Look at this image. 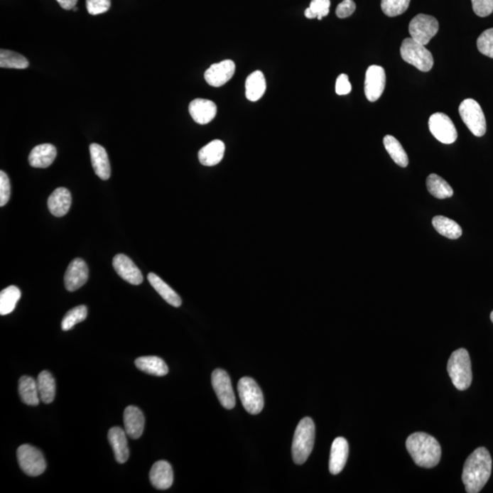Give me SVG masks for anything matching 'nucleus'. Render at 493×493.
<instances>
[{"label":"nucleus","instance_id":"1","mask_svg":"<svg viewBox=\"0 0 493 493\" xmlns=\"http://www.w3.org/2000/svg\"><path fill=\"white\" fill-rule=\"evenodd\" d=\"M492 460L486 448H478L466 460L462 482L468 493H478L488 482L492 475Z\"/></svg>","mask_w":493,"mask_h":493},{"label":"nucleus","instance_id":"2","mask_svg":"<svg viewBox=\"0 0 493 493\" xmlns=\"http://www.w3.org/2000/svg\"><path fill=\"white\" fill-rule=\"evenodd\" d=\"M406 450L419 467L430 469L440 463L441 448L436 438L424 432H417L406 440Z\"/></svg>","mask_w":493,"mask_h":493},{"label":"nucleus","instance_id":"3","mask_svg":"<svg viewBox=\"0 0 493 493\" xmlns=\"http://www.w3.org/2000/svg\"><path fill=\"white\" fill-rule=\"evenodd\" d=\"M315 438V425L310 418H304L294 433L291 453L294 463L302 465L312 453Z\"/></svg>","mask_w":493,"mask_h":493},{"label":"nucleus","instance_id":"4","mask_svg":"<svg viewBox=\"0 0 493 493\" xmlns=\"http://www.w3.org/2000/svg\"><path fill=\"white\" fill-rule=\"evenodd\" d=\"M448 373L457 389H468L472 382V362L466 349H457L448 362Z\"/></svg>","mask_w":493,"mask_h":493},{"label":"nucleus","instance_id":"5","mask_svg":"<svg viewBox=\"0 0 493 493\" xmlns=\"http://www.w3.org/2000/svg\"><path fill=\"white\" fill-rule=\"evenodd\" d=\"M400 54L406 63L411 64L421 72H430L433 68L434 59L430 51L412 38H406L403 40Z\"/></svg>","mask_w":493,"mask_h":493},{"label":"nucleus","instance_id":"6","mask_svg":"<svg viewBox=\"0 0 493 493\" xmlns=\"http://www.w3.org/2000/svg\"><path fill=\"white\" fill-rule=\"evenodd\" d=\"M459 113L463 123L477 137L484 136L487 124L481 105L473 99H466L459 107Z\"/></svg>","mask_w":493,"mask_h":493},{"label":"nucleus","instance_id":"7","mask_svg":"<svg viewBox=\"0 0 493 493\" xmlns=\"http://www.w3.org/2000/svg\"><path fill=\"white\" fill-rule=\"evenodd\" d=\"M238 390L242 405L249 414L257 415L262 411L264 406V394L255 380L251 377H242L239 381Z\"/></svg>","mask_w":493,"mask_h":493},{"label":"nucleus","instance_id":"8","mask_svg":"<svg viewBox=\"0 0 493 493\" xmlns=\"http://www.w3.org/2000/svg\"><path fill=\"white\" fill-rule=\"evenodd\" d=\"M17 457L21 470L28 476H40L46 470L43 453L31 445H21L17 450Z\"/></svg>","mask_w":493,"mask_h":493},{"label":"nucleus","instance_id":"9","mask_svg":"<svg viewBox=\"0 0 493 493\" xmlns=\"http://www.w3.org/2000/svg\"><path fill=\"white\" fill-rule=\"evenodd\" d=\"M438 28L437 18L430 15L418 14L409 23L408 30L413 40L426 46L432 38L436 36Z\"/></svg>","mask_w":493,"mask_h":493},{"label":"nucleus","instance_id":"10","mask_svg":"<svg viewBox=\"0 0 493 493\" xmlns=\"http://www.w3.org/2000/svg\"><path fill=\"white\" fill-rule=\"evenodd\" d=\"M428 127L435 139L445 145H450L457 139L456 127L447 114L443 113L432 114L428 120Z\"/></svg>","mask_w":493,"mask_h":493},{"label":"nucleus","instance_id":"11","mask_svg":"<svg viewBox=\"0 0 493 493\" xmlns=\"http://www.w3.org/2000/svg\"><path fill=\"white\" fill-rule=\"evenodd\" d=\"M211 383L217 399L226 409H232L236 405L234 391L228 373L222 369H216L211 376Z\"/></svg>","mask_w":493,"mask_h":493},{"label":"nucleus","instance_id":"12","mask_svg":"<svg viewBox=\"0 0 493 493\" xmlns=\"http://www.w3.org/2000/svg\"><path fill=\"white\" fill-rule=\"evenodd\" d=\"M386 81V72L382 67L379 65L368 67L366 81H364V94L368 101L373 102L379 100L385 90Z\"/></svg>","mask_w":493,"mask_h":493},{"label":"nucleus","instance_id":"13","mask_svg":"<svg viewBox=\"0 0 493 493\" xmlns=\"http://www.w3.org/2000/svg\"><path fill=\"white\" fill-rule=\"evenodd\" d=\"M236 70L235 63L230 60H222L213 64L205 72V80L207 85L213 87H222L232 80Z\"/></svg>","mask_w":493,"mask_h":493},{"label":"nucleus","instance_id":"14","mask_svg":"<svg viewBox=\"0 0 493 493\" xmlns=\"http://www.w3.org/2000/svg\"><path fill=\"white\" fill-rule=\"evenodd\" d=\"M88 266L82 259H75L70 262L64 276V284L67 291H75L87 283Z\"/></svg>","mask_w":493,"mask_h":493},{"label":"nucleus","instance_id":"15","mask_svg":"<svg viewBox=\"0 0 493 493\" xmlns=\"http://www.w3.org/2000/svg\"><path fill=\"white\" fill-rule=\"evenodd\" d=\"M115 271L124 281L133 285L143 283V277L139 267L134 264L132 259L124 254H117L113 259Z\"/></svg>","mask_w":493,"mask_h":493},{"label":"nucleus","instance_id":"16","mask_svg":"<svg viewBox=\"0 0 493 493\" xmlns=\"http://www.w3.org/2000/svg\"><path fill=\"white\" fill-rule=\"evenodd\" d=\"M188 111L196 123L207 124L216 117L217 108L215 102L198 98L190 102Z\"/></svg>","mask_w":493,"mask_h":493},{"label":"nucleus","instance_id":"17","mask_svg":"<svg viewBox=\"0 0 493 493\" xmlns=\"http://www.w3.org/2000/svg\"><path fill=\"white\" fill-rule=\"evenodd\" d=\"M349 455V445L345 438H336L332 444L330 454L329 470L332 475H337L344 470Z\"/></svg>","mask_w":493,"mask_h":493},{"label":"nucleus","instance_id":"18","mask_svg":"<svg viewBox=\"0 0 493 493\" xmlns=\"http://www.w3.org/2000/svg\"><path fill=\"white\" fill-rule=\"evenodd\" d=\"M124 424L127 436L133 440H139L145 428V417L143 412L136 406H127L124 411Z\"/></svg>","mask_w":493,"mask_h":493},{"label":"nucleus","instance_id":"19","mask_svg":"<svg viewBox=\"0 0 493 493\" xmlns=\"http://www.w3.org/2000/svg\"><path fill=\"white\" fill-rule=\"evenodd\" d=\"M150 482L153 487L158 489H168L171 487L174 482V473L173 469L166 460H159L153 464L149 473Z\"/></svg>","mask_w":493,"mask_h":493},{"label":"nucleus","instance_id":"20","mask_svg":"<svg viewBox=\"0 0 493 493\" xmlns=\"http://www.w3.org/2000/svg\"><path fill=\"white\" fill-rule=\"evenodd\" d=\"M90 153L95 174L102 180H108L111 177V165L107 150L98 143H92L90 146Z\"/></svg>","mask_w":493,"mask_h":493},{"label":"nucleus","instance_id":"21","mask_svg":"<svg viewBox=\"0 0 493 493\" xmlns=\"http://www.w3.org/2000/svg\"><path fill=\"white\" fill-rule=\"evenodd\" d=\"M108 440L113 448L117 462L121 464L126 463L129 457L126 430H121L119 427L112 428L108 432Z\"/></svg>","mask_w":493,"mask_h":493},{"label":"nucleus","instance_id":"22","mask_svg":"<svg viewBox=\"0 0 493 493\" xmlns=\"http://www.w3.org/2000/svg\"><path fill=\"white\" fill-rule=\"evenodd\" d=\"M57 156L56 147L51 143L35 146L28 156L30 165L36 168H47L53 164Z\"/></svg>","mask_w":493,"mask_h":493},{"label":"nucleus","instance_id":"23","mask_svg":"<svg viewBox=\"0 0 493 493\" xmlns=\"http://www.w3.org/2000/svg\"><path fill=\"white\" fill-rule=\"evenodd\" d=\"M72 206V196L65 188H58L48 200V207L53 216L60 217L69 212Z\"/></svg>","mask_w":493,"mask_h":493},{"label":"nucleus","instance_id":"24","mask_svg":"<svg viewBox=\"0 0 493 493\" xmlns=\"http://www.w3.org/2000/svg\"><path fill=\"white\" fill-rule=\"evenodd\" d=\"M224 153L225 143L220 140H214L200 150L198 159L203 166H213L222 162Z\"/></svg>","mask_w":493,"mask_h":493},{"label":"nucleus","instance_id":"25","mask_svg":"<svg viewBox=\"0 0 493 493\" xmlns=\"http://www.w3.org/2000/svg\"><path fill=\"white\" fill-rule=\"evenodd\" d=\"M19 396L24 404L28 406H38L40 399L38 394L37 380L31 376H22L18 381Z\"/></svg>","mask_w":493,"mask_h":493},{"label":"nucleus","instance_id":"26","mask_svg":"<svg viewBox=\"0 0 493 493\" xmlns=\"http://www.w3.org/2000/svg\"><path fill=\"white\" fill-rule=\"evenodd\" d=\"M147 280H148L153 289L158 291L159 296H161L166 303L174 307L181 306L182 300L180 296H179L168 283H166L161 278L158 276V275L151 272V273H149L148 276H147Z\"/></svg>","mask_w":493,"mask_h":493},{"label":"nucleus","instance_id":"27","mask_svg":"<svg viewBox=\"0 0 493 493\" xmlns=\"http://www.w3.org/2000/svg\"><path fill=\"white\" fill-rule=\"evenodd\" d=\"M246 97L249 101L257 102L266 92V80L261 70L249 75L245 82Z\"/></svg>","mask_w":493,"mask_h":493},{"label":"nucleus","instance_id":"28","mask_svg":"<svg viewBox=\"0 0 493 493\" xmlns=\"http://www.w3.org/2000/svg\"><path fill=\"white\" fill-rule=\"evenodd\" d=\"M137 368L143 373L156 376H164L168 373L165 361L158 357H142L134 362Z\"/></svg>","mask_w":493,"mask_h":493},{"label":"nucleus","instance_id":"29","mask_svg":"<svg viewBox=\"0 0 493 493\" xmlns=\"http://www.w3.org/2000/svg\"><path fill=\"white\" fill-rule=\"evenodd\" d=\"M37 385L40 401L44 404H50L53 402L55 399L56 383L53 374L48 371H43L38 374Z\"/></svg>","mask_w":493,"mask_h":493},{"label":"nucleus","instance_id":"30","mask_svg":"<svg viewBox=\"0 0 493 493\" xmlns=\"http://www.w3.org/2000/svg\"><path fill=\"white\" fill-rule=\"evenodd\" d=\"M432 225L440 235L448 239H457L462 235V229L454 220L443 216H436L432 220Z\"/></svg>","mask_w":493,"mask_h":493},{"label":"nucleus","instance_id":"31","mask_svg":"<svg viewBox=\"0 0 493 493\" xmlns=\"http://www.w3.org/2000/svg\"><path fill=\"white\" fill-rule=\"evenodd\" d=\"M427 188L432 196L445 200L453 196V190L445 179L436 174H430L427 178Z\"/></svg>","mask_w":493,"mask_h":493},{"label":"nucleus","instance_id":"32","mask_svg":"<svg viewBox=\"0 0 493 493\" xmlns=\"http://www.w3.org/2000/svg\"><path fill=\"white\" fill-rule=\"evenodd\" d=\"M383 142L386 152L391 156L394 162L401 168H406L409 162L408 156L399 141L392 136H386Z\"/></svg>","mask_w":493,"mask_h":493},{"label":"nucleus","instance_id":"33","mask_svg":"<svg viewBox=\"0 0 493 493\" xmlns=\"http://www.w3.org/2000/svg\"><path fill=\"white\" fill-rule=\"evenodd\" d=\"M21 297V290L13 285L3 290L0 293V315H6L11 313Z\"/></svg>","mask_w":493,"mask_h":493},{"label":"nucleus","instance_id":"34","mask_svg":"<svg viewBox=\"0 0 493 493\" xmlns=\"http://www.w3.org/2000/svg\"><path fill=\"white\" fill-rule=\"evenodd\" d=\"M0 67L6 69H26L28 67V60L15 51L1 50H0Z\"/></svg>","mask_w":493,"mask_h":493},{"label":"nucleus","instance_id":"35","mask_svg":"<svg viewBox=\"0 0 493 493\" xmlns=\"http://www.w3.org/2000/svg\"><path fill=\"white\" fill-rule=\"evenodd\" d=\"M87 308L85 305H79L70 310L63 319L62 328L63 331H69L77 323L85 321L87 317Z\"/></svg>","mask_w":493,"mask_h":493},{"label":"nucleus","instance_id":"36","mask_svg":"<svg viewBox=\"0 0 493 493\" xmlns=\"http://www.w3.org/2000/svg\"><path fill=\"white\" fill-rule=\"evenodd\" d=\"M411 0H382L381 9L387 17L393 18L402 15L408 9Z\"/></svg>","mask_w":493,"mask_h":493},{"label":"nucleus","instance_id":"37","mask_svg":"<svg viewBox=\"0 0 493 493\" xmlns=\"http://www.w3.org/2000/svg\"><path fill=\"white\" fill-rule=\"evenodd\" d=\"M330 6H331L330 0H312L304 14L307 18H317L321 21L323 17L329 14Z\"/></svg>","mask_w":493,"mask_h":493},{"label":"nucleus","instance_id":"38","mask_svg":"<svg viewBox=\"0 0 493 493\" xmlns=\"http://www.w3.org/2000/svg\"><path fill=\"white\" fill-rule=\"evenodd\" d=\"M477 47L483 55L493 59V28L482 32L477 40Z\"/></svg>","mask_w":493,"mask_h":493},{"label":"nucleus","instance_id":"39","mask_svg":"<svg viewBox=\"0 0 493 493\" xmlns=\"http://www.w3.org/2000/svg\"><path fill=\"white\" fill-rule=\"evenodd\" d=\"M86 8L89 14L100 15L107 12L111 8V0H86Z\"/></svg>","mask_w":493,"mask_h":493},{"label":"nucleus","instance_id":"40","mask_svg":"<svg viewBox=\"0 0 493 493\" xmlns=\"http://www.w3.org/2000/svg\"><path fill=\"white\" fill-rule=\"evenodd\" d=\"M11 187L8 175L0 171V206L4 207L11 198Z\"/></svg>","mask_w":493,"mask_h":493},{"label":"nucleus","instance_id":"41","mask_svg":"<svg viewBox=\"0 0 493 493\" xmlns=\"http://www.w3.org/2000/svg\"><path fill=\"white\" fill-rule=\"evenodd\" d=\"M473 11L479 17L485 18L493 12V0H472Z\"/></svg>","mask_w":493,"mask_h":493},{"label":"nucleus","instance_id":"42","mask_svg":"<svg viewBox=\"0 0 493 493\" xmlns=\"http://www.w3.org/2000/svg\"><path fill=\"white\" fill-rule=\"evenodd\" d=\"M355 9H357V6H355L354 0H344L336 9V16L340 18L350 17L351 15L354 14Z\"/></svg>","mask_w":493,"mask_h":493},{"label":"nucleus","instance_id":"43","mask_svg":"<svg viewBox=\"0 0 493 493\" xmlns=\"http://www.w3.org/2000/svg\"><path fill=\"white\" fill-rule=\"evenodd\" d=\"M352 91V85L349 82L347 75H341L336 80L335 92L338 95H347L350 94Z\"/></svg>","mask_w":493,"mask_h":493},{"label":"nucleus","instance_id":"44","mask_svg":"<svg viewBox=\"0 0 493 493\" xmlns=\"http://www.w3.org/2000/svg\"><path fill=\"white\" fill-rule=\"evenodd\" d=\"M57 1L63 9H65V11H70V9L75 8L78 0H57Z\"/></svg>","mask_w":493,"mask_h":493},{"label":"nucleus","instance_id":"45","mask_svg":"<svg viewBox=\"0 0 493 493\" xmlns=\"http://www.w3.org/2000/svg\"><path fill=\"white\" fill-rule=\"evenodd\" d=\"M491 320H492V322L493 323V310L491 313Z\"/></svg>","mask_w":493,"mask_h":493}]
</instances>
